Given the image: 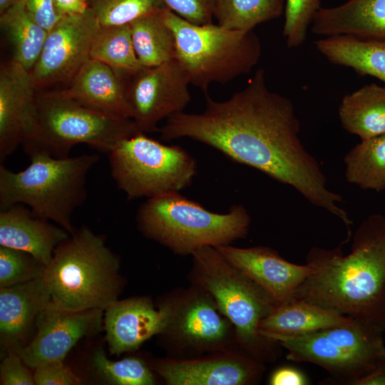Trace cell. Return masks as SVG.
<instances>
[{
  "label": "cell",
  "mask_w": 385,
  "mask_h": 385,
  "mask_svg": "<svg viewBox=\"0 0 385 385\" xmlns=\"http://www.w3.org/2000/svg\"><path fill=\"white\" fill-rule=\"evenodd\" d=\"M108 155L111 175L128 200L179 192L197 173L195 159L185 149L144 133L122 140Z\"/></svg>",
  "instance_id": "obj_10"
},
{
  "label": "cell",
  "mask_w": 385,
  "mask_h": 385,
  "mask_svg": "<svg viewBox=\"0 0 385 385\" xmlns=\"http://www.w3.org/2000/svg\"><path fill=\"white\" fill-rule=\"evenodd\" d=\"M195 282L215 301L231 322L237 342L258 361H269L279 344L259 334L260 321L272 312L276 301L261 287L229 262L215 247L195 250Z\"/></svg>",
  "instance_id": "obj_7"
},
{
  "label": "cell",
  "mask_w": 385,
  "mask_h": 385,
  "mask_svg": "<svg viewBox=\"0 0 385 385\" xmlns=\"http://www.w3.org/2000/svg\"><path fill=\"white\" fill-rule=\"evenodd\" d=\"M271 385H307V376L299 369L283 366L275 370L269 381Z\"/></svg>",
  "instance_id": "obj_39"
},
{
  "label": "cell",
  "mask_w": 385,
  "mask_h": 385,
  "mask_svg": "<svg viewBox=\"0 0 385 385\" xmlns=\"http://www.w3.org/2000/svg\"><path fill=\"white\" fill-rule=\"evenodd\" d=\"M35 111L34 132L21 144L28 155L66 158L78 144L109 154L122 140L142 133L132 119L98 113L57 90L36 93Z\"/></svg>",
  "instance_id": "obj_8"
},
{
  "label": "cell",
  "mask_w": 385,
  "mask_h": 385,
  "mask_svg": "<svg viewBox=\"0 0 385 385\" xmlns=\"http://www.w3.org/2000/svg\"><path fill=\"white\" fill-rule=\"evenodd\" d=\"M329 62L353 69L358 75L371 76L384 83L385 43L349 36L322 37L314 42Z\"/></svg>",
  "instance_id": "obj_24"
},
{
  "label": "cell",
  "mask_w": 385,
  "mask_h": 385,
  "mask_svg": "<svg viewBox=\"0 0 385 385\" xmlns=\"http://www.w3.org/2000/svg\"><path fill=\"white\" fill-rule=\"evenodd\" d=\"M163 16L175 37V58L190 85L204 91L212 83H227L249 73L262 56L261 41L253 31L194 24L167 8Z\"/></svg>",
  "instance_id": "obj_6"
},
{
  "label": "cell",
  "mask_w": 385,
  "mask_h": 385,
  "mask_svg": "<svg viewBox=\"0 0 385 385\" xmlns=\"http://www.w3.org/2000/svg\"><path fill=\"white\" fill-rule=\"evenodd\" d=\"M311 30L322 37L349 36L385 43V0H347L321 7Z\"/></svg>",
  "instance_id": "obj_22"
},
{
  "label": "cell",
  "mask_w": 385,
  "mask_h": 385,
  "mask_svg": "<svg viewBox=\"0 0 385 385\" xmlns=\"http://www.w3.org/2000/svg\"><path fill=\"white\" fill-rule=\"evenodd\" d=\"M200 113L172 115L158 131L170 141L189 138L215 148L237 163L254 168L294 188L312 205L340 219L350 232L342 197L330 190L319 163L299 137L300 123L290 99L272 91L259 68L247 86L218 101L205 91Z\"/></svg>",
  "instance_id": "obj_1"
},
{
  "label": "cell",
  "mask_w": 385,
  "mask_h": 385,
  "mask_svg": "<svg viewBox=\"0 0 385 385\" xmlns=\"http://www.w3.org/2000/svg\"><path fill=\"white\" fill-rule=\"evenodd\" d=\"M167 9L194 24L212 23L216 0H163Z\"/></svg>",
  "instance_id": "obj_35"
},
{
  "label": "cell",
  "mask_w": 385,
  "mask_h": 385,
  "mask_svg": "<svg viewBox=\"0 0 385 385\" xmlns=\"http://www.w3.org/2000/svg\"><path fill=\"white\" fill-rule=\"evenodd\" d=\"M353 319L337 311L292 297L277 304L271 314L260 321L258 332L302 335L344 326Z\"/></svg>",
  "instance_id": "obj_23"
},
{
  "label": "cell",
  "mask_w": 385,
  "mask_h": 385,
  "mask_svg": "<svg viewBox=\"0 0 385 385\" xmlns=\"http://www.w3.org/2000/svg\"><path fill=\"white\" fill-rule=\"evenodd\" d=\"M70 233L21 204L0 210V245L25 251L46 266Z\"/></svg>",
  "instance_id": "obj_21"
},
{
  "label": "cell",
  "mask_w": 385,
  "mask_h": 385,
  "mask_svg": "<svg viewBox=\"0 0 385 385\" xmlns=\"http://www.w3.org/2000/svg\"><path fill=\"white\" fill-rule=\"evenodd\" d=\"M45 265L29 252L0 245V287L41 277Z\"/></svg>",
  "instance_id": "obj_33"
},
{
  "label": "cell",
  "mask_w": 385,
  "mask_h": 385,
  "mask_svg": "<svg viewBox=\"0 0 385 385\" xmlns=\"http://www.w3.org/2000/svg\"><path fill=\"white\" fill-rule=\"evenodd\" d=\"M344 162L347 182L364 190H385V133L361 140Z\"/></svg>",
  "instance_id": "obj_28"
},
{
  "label": "cell",
  "mask_w": 385,
  "mask_h": 385,
  "mask_svg": "<svg viewBox=\"0 0 385 385\" xmlns=\"http://www.w3.org/2000/svg\"><path fill=\"white\" fill-rule=\"evenodd\" d=\"M121 78L132 120L144 133L158 131L161 120L183 112L191 99L190 83L175 58L156 66H143Z\"/></svg>",
  "instance_id": "obj_11"
},
{
  "label": "cell",
  "mask_w": 385,
  "mask_h": 385,
  "mask_svg": "<svg viewBox=\"0 0 385 385\" xmlns=\"http://www.w3.org/2000/svg\"><path fill=\"white\" fill-rule=\"evenodd\" d=\"M14 351L4 355L0 365V384L1 385H34V372Z\"/></svg>",
  "instance_id": "obj_37"
},
{
  "label": "cell",
  "mask_w": 385,
  "mask_h": 385,
  "mask_svg": "<svg viewBox=\"0 0 385 385\" xmlns=\"http://www.w3.org/2000/svg\"><path fill=\"white\" fill-rule=\"evenodd\" d=\"M285 0H216L214 17L230 29L253 31L257 25L279 18Z\"/></svg>",
  "instance_id": "obj_30"
},
{
  "label": "cell",
  "mask_w": 385,
  "mask_h": 385,
  "mask_svg": "<svg viewBox=\"0 0 385 385\" xmlns=\"http://www.w3.org/2000/svg\"><path fill=\"white\" fill-rule=\"evenodd\" d=\"M136 218L145 236L180 255H191L204 246L229 245L244 238L250 225L242 205H233L227 213L212 212L179 192L147 198Z\"/></svg>",
  "instance_id": "obj_5"
},
{
  "label": "cell",
  "mask_w": 385,
  "mask_h": 385,
  "mask_svg": "<svg viewBox=\"0 0 385 385\" xmlns=\"http://www.w3.org/2000/svg\"><path fill=\"white\" fill-rule=\"evenodd\" d=\"M315 271L293 297L337 311L385 330V216L369 215L356 229L351 252L312 247Z\"/></svg>",
  "instance_id": "obj_2"
},
{
  "label": "cell",
  "mask_w": 385,
  "mask_h": 385,
  "mask_svg": "<svg viewBox=\"0 0 385 385\" xmlns=\"http://www.w3.org/2000/svg\"><path fill=\"white\" fill-rule=\"evenodd\" d=\"M165 304L168 321L164 334L184 345L215 349L226 345L232 337V324L220 312L212 297L197 284Z\"/></svg>",
  "instance_id": "obj_14"
},
{
  "label": "cell",
  "mask_w": 385,
  "mask_h": 385,
  "mask_svg": "<svg viewBox=\"0 0 385 385\" xmlns=\"http://www.w3.org/2000/svg\"><path fill=\"white\" fill-rule=\"evenodd\" d=\"M103 312L99 309L68 311L49 304L37 318L35 337L16 353L33 369L46 362L63 361L81 339L101 330Z\"/></svg>",
  "instance_id": "obj_13"
},
{
  "label": "cell",
  "mask_w": 385,
  "mask_h": 385,
  "mask_svg": "<svg viewBox=\"0 0 385 385\" xmlns=\"http://www.w3.org/2000/svg\"><path fill=\"white\" fill-rule=\"evenodd\" d=\"M164 9L129 24L134 49L142 66H156L175 58V37L165 21Z\"/></svg>",
  "instance_id": "obj_27"
},
{
  "label": "cell",
  "mask_w": 385,
  "mask_h": 385,
  "mask_svg": "<svg viewBox=\"0 0 385 385\" xmlns=\"http://www.w3.org/2000/svg\"><path fill=\"white\" fill-rule=\"evenodd\" d=\"M36 385H78L81 384L79 377L63 361L46 362L34 369Z\"/></svg>",
  "instance_id": "obj_36"
},
{
  "label": "cell",
  "mask_w": 385,
  "mask_h": 385,
  "mask_svg": "<svg viewBox=\"0 0 385 385\" xmlns=\"http://www.w3.org/2000/svg\"><path fill=\"white\" fill-rule=\"evenodd\" d=\"M35 21L50 31L62 18L56 9L54 0H23Z\"/></svg>",
  "instance_id": "obj_38"
},
{
  "label": "cell",
  "mask_w": 385,
  "mask_h": 385,
  "mask_svg": "<svg viewBox=\"0 0 385 385\" xmlns=\"http://www.w3.org/2000/svg\"><path fill=\"white\" fill-rule=\"evenodd\" d=\"M321 8L320 0H285L282 34L289 48L302 46Z\"/></svg>",
  "instance_id": "obj_34"
},
{
  "label": "cell",
  "mask_w": 385,
  "mask_h": 385,
  "mask_svg": "<svg viewBox=\"0 0 385 385\" xmlns=\"http://www.w3.org/2000/svg\"><path fill=\"white\" fill-rule=\"evenodd\" d=\"M353 385H385V359L370 372L356 380Z\"/></svg>",
  "instance_id": "obj_41"
},
{
  "label": "cell",
  "mask_w": 385,
  "mask_h": 385,
  "mask_svg": "<svg viewBox=\"0 0 385 385\" xmlns=\"http://www.w3.org/2000/svg\"><path fill=\"white\" fill-rule=\"evenodd\" d=\"M101 28L88 8L63 16L48 31L40 56L29 72L35 91L61 83L68 84L91 59L92 45Z\"/></svg>",
  "instance_id": "obj_12"
},
{
  "label": "cell",
  "mask_w": 385,
  "mask_h": 385,
  "mask_svg": "<svg viewBox=\"0 0 385 385\" xmlns=\"http://www.w3.org/2000/svg\"><path fill=\"white\" fill-rule=\"evenodd\" d=\"M168 321L165 303L155 309L146 297L116 300L105 309L103 326L111 354L138 349L152 337L164 334Z\"/></svg>",
  "instance_id": "obj_18"
},
{
  "label": "cell",
  "mask_w": 385,
  "mask_h": 385,
  "mask_svg": "<svg viewBox=\"0 0 385 385\" xmlns=\"http://www.w3.org/2000/svg\"><path fill=\"white\" fill-rule=\"evenodd\" d=\"M51 294L42 278L0 287V342L7 354L17 352L41 312L49 305Z\"/></svg>",
  "instance_id": "obj_19"
},
{
  "label": "cell",
  "mask_w": 385,
  "mask_h": 385,
  "mask_svg": "<svg viewBox=\"0 0 385 385\" xmlns=\"http://www.w3.org/2000/svg\"><path fill=\"white\" fill-rule=\"evenodd\" d=\"M215 247L235 267L266 291L277 304L293 297L297 288L315 271L312 264L292 263L267 247L240 248L229 244Z\"/></svg>",
  "instance_id": "obj_16"
},
{
  "label": "cell",
  "mask_w": 385,
  "mask_h": 385,
  "mask_svg": "<svg viewBox=\"0 0 385 385\" xmlns=\"http://www.w3.org/2000/svg\"><path fill=\"white\" fill-rule=\"evenodd\" d=\"M154 370L169 385H245L257 383L262 362L250 354L156 362Z\"/></svg>",
  "instance_id": "obj_17"
},
{
  "label": "cell",
  "mask_w": 385,
  "mask_h": 385,
  "mask_svg": "<svg viewBox=\"0 0 385 385\" xmlns=\"http://www.w3.org/2000/svg\"><path fill=\"white\" fill-rule=\"evenodd\" d=\"M36 93L29 71L12 60L1 66V163L33 133Z\"/></svg>",
  "instance_id": "obj_15"
},
{
  "label": "cell",
  "mask_w": 385,
  "mask_h": 385,
  "mask_svg": "<svg viewBox=\"0 0 385 385\" xmlns=\"http://www.w3.org/2000/svg\"><path fill=\"white\" fill-rule=\"evenodd\" d=\"M119 259L105 237L88 227L71 234L54 250L42 278L50 304L68 311L105 309L118 300L121 279Z\"/></svg>",
  "instance_id": "obj_3"
},
{
  "label": "cell",
  "mask_w": 385,
  "mask_h": 385,
  "mask_svg": "<svg viewBox=\"0 0 385 385\" xmlns=\"http://www.w3.org/2000/svg\"><path fill=\"white\" fill-rule=\"evenodd\" d=\"M57 91L98 113L132 119L123 78L112 68L98 61L89 59L66 88Z\"/></svg>",
  "instance_id": "obj_20"
},
{
  "label": "cell",
  "mask_w": 385,
  "mask_h": 385,
  "mask_svg": "<svg viewBox=\"0 0 385 385\" xmlns=\"http://www.w3.org/2000/svg\"><path fill=\"white\" fill-rule=\"evenodd\" d=\"M102 27L128 24L165 9L163 0H86Z\"/></svg>",
  "instance_id": "obj_31"
},
{
  "label": "cell",
  "mask_w": 385,
  "mask_h": 385,
  "mask_svg": "<svg viewBox=\"0 0 385 385\" xmlns=\"http://www.w3.org/2000/svg\"><path fill=\"white\" fill-rule=\"evenodd\" d=\"M339 117L342 127L361 140L385 133V87L371 83L346 94Z\"/></svg>",
  "instance_id": "obj_25"
},
{
  "label": "cell",
  "mask_w": 385,
  "mask_h": 385,
  "mask_svg": "<svg viewBox=\"0 0 385 385\" xmlns=\"http://www.w3.org/2000/svg\"><path fill=\"white\" fill-rule=\"evenodd\" d=\"M91 59L108 65L120 77L143 67L134 49L129 24L101 26L92 45Z\"/></svg>",
  "instance_id": "obj_29"
},
{
  "label": "cell",
  "mask_w": 385,
  "mask_h": 385,
  "mask_svg": "<svg viewBox=\"0 0 385 385\" xmlns=\"http://www.w3.org/2000/svg\"><path fill=\"white\" fill-rule=\"evenodd\" d=\"M93 365L98 376L111 384L153 385L155 382L150 369L138 358L111 361L102 349H98L93 356Z\"/></svg>",
  "instance_id": "obj_32"
},
{
  "label": "cell",
  "mask_w": 385,
  "mask_h": 385,
  "mask_svg": "<svg viewBox=\"0 0 385 385\" xmlns=\"http://www.w3.org/2000/svg\"><path fill=\"white\" fill-rule=\"evenodd\" d=\"M54 3L61 17L81 13L88 9L86 0H54Z\"/></svg>",
  "instance_id": "obj_40"
},
{
  "label": "cell",
  "mask_w": 385,
  "mask_h": 385,
  "mask_svg": "<svg viewBox=\"0 0 385 385\" xmlns=\"http://www.w3.org/2000/svg\"><path fill=\"white\" fill-rule=\"evenodd\" d=\"M0 24L12 47L11 60L30 72L40 56L48 31L35 21L23 0L0 14Z\"/></svg>",
  "instance_id": "obj_26"
},
{
  "label": "cell",
  "mask_w": 385,
  "mask_h": 385,
  "mask_svg": "<svg viewBox=\"0 0 385 385\" xmlns=\"http://www.w3.org/2000/svg\"><path fill=\"white\" fill-rule=\"evenodd\" d=\"M21 0H0V14Z\"/></svg>",
  "instance_id": "obj_42"
},
{
  "label": "cell",
  "mask_w": 385,
  "mask_h": 385,
  "mask_svg": "<svg viewBox=\"0 0 385 385\" xmlns=\"http://www.w3.org/2000/svg\"><path fill=\"white\" fill-rule=\"evenodd\" d=\"M383 329L354 319L344 326L302 335L260 332L287 351V359L317 364L339 384L354 383L385 359Z\"/></svg>",
  "instance_id": "obj_9"
},
{
  "label": "cell",
  "mask_w": 385,
  "mask_h": 385,
  "mask_svg": "<svg viewBox=\"0 0 385 385\" xmlns=\"http://www.w3.org/2000/svg\"><path fill=\"white\" fill-rule=\"evenodd\" d=\"M29 165L14 172L0 165V210L21 204L43 219L55 222L70 234L74 211L87 197L88 173L98 163L97 154L53 158L42 153L29 155Z\"/></svg>",
  "instance_id": "obj_4"
}]
</instances>
